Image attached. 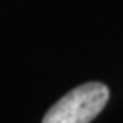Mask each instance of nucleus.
<instances>
[{"instance_id": "nucleus-1", "label": "nucleus", "mask_w": 123, "mask_h": 123, "mask_svg": "<svg viewBox=\"0 0 123 123\" xmlns=\"http://www.w3.org/2000/svg\"><path fill=\"white\" fill-rule=\"evenodd\" d=\"M109 101L104 83L90 82L74 88L45 114L42 123H91Z\"/></svg>"}]
</instances>
